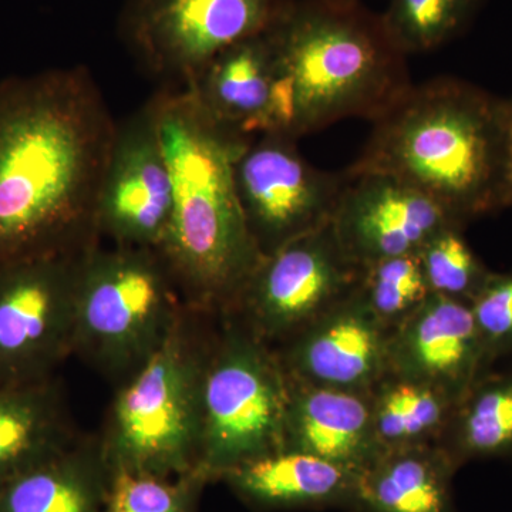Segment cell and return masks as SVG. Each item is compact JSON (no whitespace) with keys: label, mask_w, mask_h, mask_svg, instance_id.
Here are the masks:
<instances>
[{"label":"cell","mask_w":512,"mask_h":512,"mask_svg":"<svg viewBox=\"0 0 512 512\" xmlns=\"http://www.w3.org/2000/svg\"><path fill=\"white\" fill-rule=\"evenodd\" d=\"M117 121L87 67L0 80V266L101 244Z\"/></svg>","instance_id":"cell-1"},{"label":"cell","mask_w":512,"mask_h":512,"mask_svg":"<svg viewBox=\"0 0 512 512\" xmlns=\"http://www.w3.org/2000/svg\"><path fill=\"white\" fill-rule=\"evenodd\" d=\"M173 175V214L158 248L185 303L228 313L262 259L235 188V158L248 138L217 126L184 86L150 97Z\"/></svg>","instance_id":"cell-2"},{"label":"cell","mask_w":512,"mask_h":512,"mask_svg":"<svg viewBox=\"0 0 512 512\" xmlns=\"http://www.w3.org/2000/svg\"><path fill=\"white\" fill-rule=\"evenodd\" d=\"M274 66L265 133L293 140L375 121L410 86L407 55L359 0H291L266 30Z\"/></svg>","instance_id":"cell-3"},{"label":"cell","mask_w":512,"mask_h":512,"mask_svg":"<svg viewBox=\"0 0 512 512\" xmlns=\"http://www.w3.org/2000/svg\"><path fill=\"white\" fill-rule=\"evenodd\" d=\"M346 171L392 175L466 227L505 207L503 99L454 77L412 84Z\"/></svg>","instance_id":"cell-4"},{"label":"cell","mask_w":512,"mask_h":512,"mask_svg":"<svg viewBox=\"0 0 512 512\" xmlns=\"http://www.w3.org/2000/svg\"><path fill=\"white\" fill-rule=\"evenodd\" d=\"M217 320L185 306L163 345L114 389L97 433L109 468L200 474L202 384Z\"/></svg>","instance_id":"cell-5"},{"label":"cell","mask_w":512,"mask_h":512,"mask_svg":"<svg viewBox=\"0 0 512 512\" xmlns=\"http://www.w3.org/2000/svg\"><path fill=\"white\" fill-rule=\"evenodd\" d=\"M185 306L158 249L96 245L80 262L73 356L116 389L163 345Z\"/></svg>","instance_id":"cell-6"},{"label":"cell","mask_w":512,"mask_h":512,"mask_svg":"<svg viewBox=\"0 0 512 512\" xmlns=\"http://www.w3.org/2000/svg\"><path fill=\"white\" fill-rule=\"evenodd\" d=\"M288 399L289 379L274 350L234 316L218 315L202 384L198 473L207 483L282 450Z\"/></svg>","instance_id":"cell-7"},{"label":"cell","mask_w":512,"mask_h":512,"mask_svg":"<svg viewBox=\"0 0 512 512\" xmlns=\"http://www.w3.org/2000/svg\"><path fill=\"white\" fill-rule=\"evenodd\" d=\"M291 0H124L119 33L161 86H185L227 47L262 35Z\"/></svg>","instance_id":"cell-8"},{"label":"cell","mask_w":512,"mask_h":512,"mask_svg":"<svg viewBox=\"0 0 512 512\" xmlns=\"http://www.w3.org/2000/svg\"><path fill=\"white\" fill-rule=\"evenodd\" d=\"M360 272L329 222L262 256L228 315L276 349L355 295Z\"/></svg>","instance_id":"cell-9"},{"label":"cell","mask_w":512,"mask_h":512,"mask_svg":"<svg viewBox=\"0 0 512 512\" xmlns=\"http://www.w3.org/2000/svg\"><path fill=\"white\" fill-rule=\"evenodd\" d=\"M86 252L0 266V384L50 379L73 356L77 278Z\"/></svg>","instance_id":"cell-10"},{"label":"cell","mask_w":512,"mask_h":512,"mask_svg":"<svg viewBox=\"0 0 512 512\" xmlns=\"http://www.w3.org/2000/svg\"><path fill=\"white\" fill-rule=\"evenodd\" d=\"M345 180L313 167L296 140L276 133L252 138L234 163L239 204L262 255L328 225Z\"/></svg>","instance_id":"cell-11"},{"label":"cell","mask_w":512,"mask_h":512,"mask_svg":"<svg viewBox=\"0 0 512 512\" xmlns=\"http://www.w3.org/2000/svg\"><path fill=\"white\" fill-rule=\"evenodd\" d=\"M173 175L150 100L116 126L97 204L101 239L158 249L173 214Z\"/></svg>","instance_id":"cell-12"},{"label":"cell","mask_w":512,"mask_h":512,"mask_svg":"<svg viewBox=\"0 0 512 512\" xmlns=\"http://www.w3.org/2000/svg\"><path fill=\"white\" fill-rule=\"evenodd\" d=\"M345 175L330 225L339 247L360 268L416 254L450 225L464 228L439 202L392 175L349 171Z\"/></svg>","instance_id":"cell-13"},{"label":"cell","mask_w":512,"mask_h":512,"mask_svg":"<svg viewBox=\"0 0 512 512\" xmlns=\"http://www.w3.org/2000/svg\"><path fill=\"white\" fill-rule=\"evenodd\" d=\"M389 335L356 292L272 350L293 382L370 393L387 373Z\"/></svg>","instance_id":"cell-14"},{"label":"cell","mask_w":512,"mask_h":512,"mask_svg":"<svg viewBox=\"0 0 512 512\" xmlns=\"http://www.w3.org/2000/svg\"><path fill=\"white\" fill-rule=\"evenodd\" d=\"M491 369L467 302L430 295L390 332L387 373L427 384L453 399Z\"/></svg>","instance_id":"cell-15"},{"label":"cell","mask_w":512,"mask_h":512,"mask_svg":"<svg viewBox=\"0 0 512 512\" xmlns=\"http://www.w3.org/2000/svg\"><path fill=\"white\" fill-rule=\"evenodd\" d=\"M282 450L301 451L359 473L383 450L373 426L370 393L289 379Z\"/></svg>","instance_id":"cell-16"},{"label":"cell","mask_w":512,"mask_h":512,"mask_svg":"<svg viewBox=\"0 0 512 512\" xmlns=\"http://www.w3.org/2000/svg\"><path fill=\"white\" fill-rule=\"evenodd\" d=\"M258 511H352L357 473L301 451L279 450L245 461L221 477Z\"/></svg>","instance_id":"cell-17"},{"label":"cell","mask_w":512,"mask_h":512,"mask_svg":"<svg viewBox=\"0 0 512 512\" xmlns=\"http://www.w3.org/2000/svg\"><path fill=\"white\" fill-rule=\"evenodd\" d=\"M272 84L274 66L265 32L222 50L184 87L217 126L251 140L265 133Z\"/></svg>","instance_id":"cell-18"},{"label":"cell","mask_w":512,"mask_h":512,"mask_svg":"<svg viewBox=\"0 0 512 512\" xmlns=\"http://www.w3.org/2000/svg\"><path fill=\"white\" fill-rule=\"evenodd\" d=\"M79 437L59 377L0 384V488Z\"/></svg>","instance_id":"cell-19"},{"label":"cell","mask_w":512,"mask_h":512,"mask_svg":"<svg viewBox=\"0 0 512 512\" xmlns=\"http://www.w3.org/2000/svg\"><path fill=\"white\" fill-rule=\"evenodd\" d=\"M457 471L436 443L386 448L357 473L350 512H458Z\"/></svg>","instance_id":"cell-20"},{"label":"cell","mask_w":512,"mask_h":512,"mask_svg":"<svg viewBox=\"0 0 512 512\" xmlns=\"http://www.w3.org/2000/svg\"><path fill=\"white\" fill-rule=\"evenodd\" d=\"M110 468L97 434H80L72 446L0 488V512H103Z\"/></svg>","instance_id":"cell-21"},{"label":"cell","mask_w":512,"mask_h":512,"mask_svg":"<svg viewBox=\"0 0 512 512\" xmlns=\"http://www.w3.org/2000/svg\"><path fill=\"white\" fill-rule=\"evenodd\" d=\"M458 468L512 458V365L488 370L454 404L437 443Z\"/></svg>","instance_id":"cell-22"},{"label":"cell","mask_w":512,"mask_h":512,"mask_svg":"<svg viewBox=\"0 0 512 512\" xmlns=\"http://www.w3.org/2000/svg\"><path fill=\"white\" fill-rule=\"evenodd\" d=\"M456 403L441 390L386 373L370 392L380 447L437 443Z\"/></svg>","instance_id":"cell-23"},{"label":"cell","mask_w":512,"mask_h":512,"mask_svg":"<svg viewBox=\"0 0 512 512\" xmlns=\"http://www.w3.org/2000/svg\"><path fill=\"white\" fill-rule=\"evenodd\" d=\"M484 0H389L384 25L404 55L431 52L463 33Z\"/></svg>","instance_id":"cell-24"},{"label":"cell","mask_w":512,"mask_h":512,"mask_svg":"<svg viewBox=\"0 0 512 512\" xmlns=\"http://www.w3.org/2000/svg\"><path fill=\"white\" fill-rule=\"evenodd\" d=\"M357 293L389 332L402 325L431 295L417 252L363 266Z\"/></svg>","instance_id":"cell-25"},{"label":"cell","mask_w":512,"mask_h":512,"mask_svg":"<svg viewBox=\"0 0 512 512\" xmlns=\"http://www.w3.org/2000/svg\"><path fill=\"white\" fill-rule=\"evenodd\" d=\"M205 484L197 473L160 476L110 468L103 512H194Z\"/></svg>","instance_id":"cell-26"},{"label":"cell","mask_w":512,"mask_h":512,"mask_svg":"<svg viewBox=\"0 0 512 512\" xmlns=\"http://www.w3.org/2000/svg\"><path fill=\"white\" fill-rule=\"evenodd\" d=\"M431 295L470 302L487 281V266L474 254L463 227L440 229L417 251Z\"/></svg>","instance_id":"cell-27"},{"label":"cell","mask_w":512,"mask_h":512,"mask_svg":"<svg viewBox=\"0 0 512 512\" xmlns=\"http://www.w3.org/2000/svg\"><path fill=\"white\" fill-rule=\"evenodd\" d=\"M488 365L512 355V272H491L468 302Z\"/></svg>","instance_id":"cell-28"},{"label":"cell","mask_w":512,"mask_h":512,"mask_svg":"<svg viewBox=\"0 0 512 512\" xmlns=\"http://www.w3.org/2000/svg\"><path fill=\"white\" fill-rule=\"evenodd\" d=\"M505 207H512V97L503 99Z\"/></svg>","instance_id":"cell-29"}]
</instances>
